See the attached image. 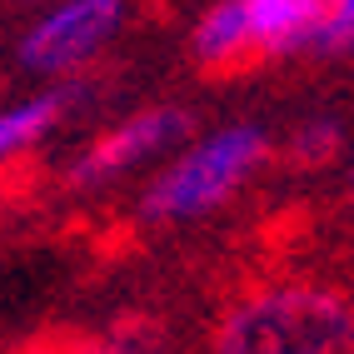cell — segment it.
Masks as SVG:
<instances>
[{
  "label": "cell",
  "instance_id": "8",
  "mask_svg": "<svg viewBox=\"0 0 354 354\" xmlns=\"http://www.w3.org/2000/svg\"><path fill=\"white\" fill-rule=\"evenodd\" d=\"M344 150V125L335 115H310V120H299L285 140H279L274 160L285 165V170H324V165H335Z\"/></svg>",
  "mask_w": 354,
  "mask_h": 354
},
{
  "label": "cell",
  "instance_id": "7",
  "mask_svg": "<svg viewBox=\"0 0 354 354\" xmlns=\"http://www.w3.org/2000/svg\"><path fill=\"white\" fill-rule=\"evenodd\" d=\"M100 354H175V319L160 304H125L95 335Z\"/></svg>",
  "mask_w": 354,
  "mask_h": 354
},
{
  "label": "cell",
  "instance_id": "3",
  "mask_svg": "<svg viewBox=\"0 0 354 354\" xmlns=\"http://www.w3.org/2000/svg\"><path fill=\"white\" fill-rule=\"evenodd\" d=\"M190 130H195V115L185 105H150V110H140V115H130V120L110 125L105 135L90 140V145L55 175V190L60 195L100 190V185L130 175L135 165H145L150 155L170 150L175 140H185Z\"/></svg>",
  "mask_w": 354,
  "mask_h": 354
},
{
  "label": "cell",
  "instance_id": "6",
  "mask_svg": "<svg viewBox=\"0 0 354 354\" xmlns=\"http://www.w3.org/2000/svg\"><path fill=\"white\" fill-rule=\"evenodd\" d=\"M240 6H245L254 45L270 60L290 50H310L315 35L329 26V10L319 0H240Z\"/></svg>",
  "mask_w": 354,
  "mask_h": 354
},
{
  "label": "cell",
  "instance_id": "10",
  "mask_svg": "<svg viewBox=\"0 0 354 354\" xmlns=\"http://www.w3.org/2000/svg\"><path fill=\"white\" fill-rule=\"evenodd\" d=\"M319 6L329 10V20H335V10H339V0H319Z\"/></svg>",
  "mask_w": 354,
  "mask_h": 354
},
{
  "label": "cell",
  "instance_id": "1",
  "mask_svg": "<svg viewBox=\"0 0 354 354\" xmlns=\"http://www.w3.org/2000/svg\"><path fill=\"white\" fill-rule=\"evenodd\" d=\"M205 354H354V290L250 270L220 285Z\"/></svg>",
  "mask_w": 354,
  "mask_h": 354
},
{
  "label": "cell",
  "instance_id": "5",
  "mask_svg": "<svg viewBox=\"0 0 354 354\" xmlns=\"http://www.w3.org/2000/svg\"><path fill=\"white\" fill-rule=\"evenodd\" d=\"M270 55L254 45L250 35V20L240 0H220L200 15V26L190 35V65L205 85H230V80H245L254 75Z\"/></svg>",
  "mask_w": 354,
  "mask_h": 354
},
{
  "label": "cell",
  "instance_id": "4",
  "mask_svg": "<svg viewBox=\"0 0 354 354\" xmlns=\"http://www.w3.org/2000/svg\"><path fill=\"white\" fill-rule=\"evenodd\" d=\"M130 0H70V6L50 10L35 30L20 40V70H80L90 55H100V45L125 26Z\"/></svg>",
  "mask_w": 354,
  "mask_h": 354
},
{
  "label": "cell",
  "instance_id": "11",
  "mask_svg": "<svg viewBox=\"0 0 354 354\" xmlns=\"http://www.w3.org/2000/svg\"><path fill=\"white\" fill-rule=\"evenodd\" d=\"M20 6H30V0H20Z\"/></svg>",
  "mask_w": 354,
  "mask_h": 354
},
{
  "label": "cell",
  "instance_id": "2",
  "mask_svg": "<svg viewBox=\"0 0 354 354\" xmlns=\"http://www.w3.org/2000/svg\"><path fill=\"white\" fill-rule=\"evenodd\" d=\"M274 155V140L259 125H230L195 145L180 165H170L155 185L140 195V225H175L220 209L240 185Z\"/></svg>",
  "mask_w": 354,
  "mask_h": 354
},
{
  "label": "cell",
  "instance_id": "9",
  "mask_svg": "<svg viewBox=\"0 0 354 354\" xmlns=\"http://www.w3.org/2000/svg\"><path fill=\"white\" fill-rule=\"evenodd\" d=\"M0 354H100L95 344V329H80V324H40L30 335L10 339Z\"/></svg>",
  "mask_w": 354,
  "mask_h": 354
}]
</instances>
